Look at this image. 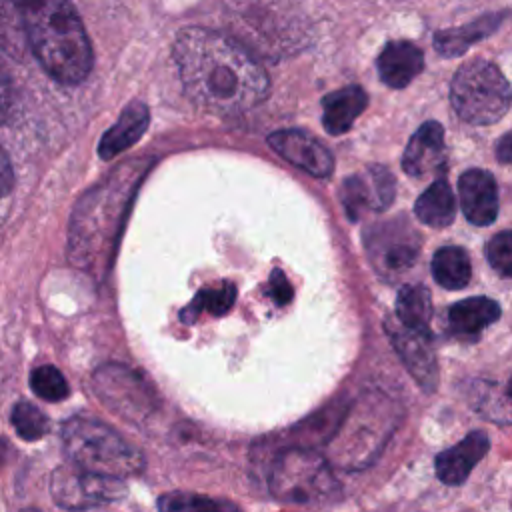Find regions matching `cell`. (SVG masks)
<instances>
[{
	"instance_id": "obj_1",
	"label": "cell",
	"mask_w": 512,
	"mask_h": 512,
	"mask_svg": "<svg viewBox=\"0 0 512 512\" xmlns=\"http://www.w3.org/2000/svg\"><path fill=\"white\" fill-rule=\"evenodd\" d=\"M174 62L188 98L204 110L238 114L262 104L270 80L262 64L230 36L188 26L176 34Z\"/></svg>"
},
{
	"instance_id": "obj_2",
	"label": "cell",
	"mask_w": 512,
	"mask_h": 512,
	"mask_svg": "<svg viewBox=\"0 0 512 512\" xmlns=\"http://www.w3.org/2000/svg\"><path fill=\"white\" fill-rule=\"evenodd\" d=\"M20 18L28 46L40 66L62 84H80L94 54L86 28L70 0H8Z\"/></svg>"
},
{
	"instance_id": "obj_3",
	"label": "cell",
	"mask_w": 512,
	"mask_h": 512,
	"mask_svg": "<svg viewBox=\"0 0 512 512\" xmlns=\"http://www.w3.org/2000/svg\"><path fill=\"white\" fill-rule=\"evenodd\" d=\"M62 442L72 464L96 474L124 480L144 468L142 454L116 430L94 418L72 416L66 420Z\"/></svg>"
},
{
	"instance_id": "obj_4",
	"label": "cell",
	"mask_w": 512,
	"mask_h": 512,
	"mask_svg": "<svg viewBox=\"0 0 512 512\" xmlns=\"http://www.w3.org/2000/svg\"><path fill=\"white\" fill-rule=\"evenodd\" d=\"M268 484L274 498L288 504H326L340 494L326 460L308 448L282 450L272 462Z\"/></svg>"
},
{
	"instance_id": "obj_5",
	"label": "cell",
	"mask_w": 512,
	"mask_h": 512,
	"mask_svg": "<svg viewBox=\"0 0 512 512\" xmlns=\"http://www.w3.org/2000/svg\"><path fill=\"white\" fill-rule=\"evenodd\" d=\"M452 106L470 124H494L510 106V86L488 60H470L458 68L450 86Z\"/></svg>"
},
{
	"instance_id": "obj_6",
	"label": "cell",
	"mask_w": 512,
	"mask_h": 512,
	"mask_svg": "<svg viewBox=\"0 0 512 512\" xmlns=\"http://www.w3.org/2000/svg\"><path fill=\"white\" fill-rule=\"evenodd\" d=\"M50 492L62 508H94L120 500L126 486L120 478L96 474L76 464L60 466L50 480Z\"/></svg>"
},
{
	"instance_id": "obj_7",
	"label": "cell",
	"mask_w": 512,
	"mask_h": 512,
	"mask_svg": "<svg viewBox=\"0 0 512 512\" xmlns=\"http://www.w3.org/2000/svg\"><path fill=\"white\" fill-rule=\"evenodd\" d=\"M394 178L382 166H368L344 180L342 204L350 220H358L368 210H384L394 200Z\"/></svg>"
},
{
	"instance_id": "obj_8",
	"label": "cell",
	"mask_w": 512,
	"mask_h": 512,
	"mask_svg": "<svg viewBox=\"0 0 512 512\" xmlns=\"http://www.w3.org/2000/svg\"><path fill=\"white\" fill-rule=\"evenodd\" d=\"M386 332H388L400 360L412 374V378L426 392L436 390L438 364H436L434 350L430 346V334L412 330V328L404 326L402 322H398L396 318H390L386 322Z\"/></svg>"
},
{
	"instance_id": "obj_9",
	"label": "cell",
	"mask_w": 512,
	"mask_h": 512,
	"mask_svg": "<svg viewBox=\"0 0 512 512\" xmlns=\"http://www.w3.org/2000/svg\"><path fill=\"white\" fill-rule=\"evenodd\" d=\"M268 144L284 160L306 170L312 176L326 178L332 174L334 160L330 150L318 138H314L304 130H298V128L278 130L268 136Z\"/></svg>"
},
{
	"instance_id": "obj_10",
	"label": "cell",
	"mask_w": 512,
	"mask_h": 512,
	"mask_svg": "<svg viewBox=\"0 0 512 512\" xmlns=\"http://www.w3.org/2000/svg\"><path fill=\"white\" fill-rule=\"evenodd\" d=\"M374 266L382 274H398L418 258V234L406 224H386L366 242Z\"/></svg>"
},
{
	"instance_id": "obj_11",
	"label": "cell",
	"mask_w": 512,
	"mask_h": 512,
	"mask_svg": "<svg viewBox=\"0 0 512 512\" xmlns=\"http://www.w3.org/2000/svg\"><path fill=\"white\" fill-rule=\"evenodd\" d=\"M94 388L112 410L124 418L146 412V386L124 366H102L94 374Z\"/></svg>"
},
{
	"instance_id": "obj_12",
	"label": "cell",
	"mask_w": 512,
	"mask_h": 512,
	"mask_svg": "<svg viewBox=\"0 0 512 512\" xmlns=\"http://www.w3.org/2000/svg\"><path fill=\"white\" fill-rule=\"evenodd\" d=\"M460 204L468 222L488 226L498 216V186L488 170H466L458 180Z\"/></svg>"
},
{
	"instance_id": "obj_13",
	"label": "cell",
	"mask_w": 512,
	"mask_h": 512,
	"mask_svg": "<svg viewBox=\"0 0 512 512\" xmlns=\"http://www.w3.org/2000/svg\"><path fill=\"white\" fill-rule=\"evenodd\" d=\"M402 166L410 176H426L430 172H442L446 166V150H444V128L442 124L428 120L424 122L410 138Z\"/></svg>"
},
{
	"instance_id": "obj_14",
	"label": "cell",
	"mask_w": 512,
	"mask_h": 512,
	"mask_svg": "<svg viewBox=\"0 0 512 512\" xmlns=\"http://www.w3.org/2000/svg\"><path fill=\"white\" fill-rule=\"evenodd\" d=\"M490 448V440L484 432H470L456 446L440 452L436 456V474L444 484H462L472 468L484 458Z\"/></svg>"
},
{
	"instance_id": "obj_15",
	"label": "cell",
	"mask_w": 512,
	"mask_h": 512,
	"mask_svg": "<svg viewBox=\"0 0 512 512\" xmlns=\"http://www.w3.org/2000/svg\"><path fill=\"white\" fill-rule=\"evenodd\" d=\"M376 66L386 86L404 88L422 72L424 54L408 40H392L382 48Z\"/></svg>"
},
{
	"instance_id": "obj_16",
	"label": "cell",
	"mask_w": 512,
	"mask_h": 512,
	"mask_svg": "<svg viewBox=\"0 0 512 512\" xmlns=\"http://www.w3.org/2000/svg\"><path fill=\"white\" fill-rule=\"evenodd\" d=\"M150 122V112L144 102L128 104L120 118L104 132L98 144V154L102 160H112L132 144H136L146 132Z\"/></svg>"
},
{
	"instance_id": "obj_17",
	"label": "cell",
	"mask_w": 512,
	"mask_h": 512,
	"mask_svg": "<svg viewBox=\"0 0 512 512\" xmlns=\"http://www.w3.org/2000/svg\"><path fill=\"white\" fill-rule=\"evenodd\" d=\"M368 96L360 86H344L336 92H330L322 100V124L328 134L338 136L352 128L356 118L364 112Z\"/></svg>"
},
{
	"instance_id": "obj_18",
	"label": "cell",
	"mask_w": 512,
	"mask_h": 512,
	"mask_svg": "<svg viewBox=\"0 0 512 512\" xmlns=\"http://www.w3.org/2000/svg\"><path fill=\"white\" fill-rule=\"evenodd\" d=\"M500 318V306L486 296H472L448 310L450 330L458 336H476Z\"/></svg>"
},
{
	"instance_id": "obj_19",
	"label": "cell",
	"mask_w": 512,
	"mask_h": 512,
	"mask_svg": "<svg viewBox=\"0 0 512 512\" xmlns=\"http://www.w3.org/2000/svg\"><path fill=\"white\" fill-rule=\"evenodd\" d=\"M506 18V12H496V14H486L470 24L458 26V28H448L440 30L434 34V46L442 56H460L466 52L474 42L490 36L500 22Z\"/></svg>"
},
{
	"instance_id": "obj_20",
	"label": "cell",
	"mask_w": 512,
	"mask_h": 512,
	"mask_svg": "<svg viewBox=\"0 0 512 512\" xmlns=\"http://www.w3.org/2000/svg\"><path fill=\"white\" fill-rule=\"evenodd\" d=\"M414 212L424 224L434 228H444L454 220V212H456L454 192L444 180H436L420 194V198L414 204Z\"/></svg>"
},
{
	"instance_id": "obj_21",
	"label": "cell",
	"mask_w": 512,
	"mask_h": 512,
	"mask_svg": "<svg viewBox=\"0 0 512 512\" xmlns=\"http://www.w3.org/2000/svg\"><path fill=\"white\" fill-rule=\"evenodd\" d=\"M396 320L404 326L430 334L432 298L422 284L402 286L396 294Z\"/></svg>"
},
{
	"instance_id": "obj_22",
	"label": "cell",
	"mask_w": 512,
	"mask_h": 512,
	"mask_svg": "<svg viewBox=\"0 0 512 512\" xmlns=\"http://www.w3.org/2000/svg\"><path fill=\"white\" fill-rule=\"evenodd\" d=\"M432 276L440 286L448 290L464 288L472 276V266L466 250L460 246L440 248L432 258Z\"/></svg>"
},
{
	"instance_id": "obj_23",
	"label": "cell",
	"mask_w": 512,
	"mask_h": 512,
	"mask_svg": "<svg viewBox=\"0 0 512 512\" xmlns=\"http://www.w3.org/2000/svg\"><path fill=\"white\" fill-rule=\"evenodd\" d=\"M236 300V288L232 282H222L218 288H204L200 290L194 300L182 310L184 322H196L200 312H208L212 316L226 314Z\"/></svg>"
},
{
	"instance_id": "obj_24",
	"label": "cell",
	"mask_w": 512,
	"mask_h": 512,
	"mask_svg": "<svg viewBox=\"0 0 512 512\" xmlns=\"http://www.w3.org/2000/svg\"><path fill=\"white\" fill-rule=\"evenodd\" d=\"M30 388L36 396L48 402H60L70 394L68 382L56 366L44 364L30 372Z\"/></svg>"
},
{
	"instance_id": "obj_25",
	"label": "cell",
	"mask_w": 512,
	"mask_h": 512,
	"mask_svg": "<svg viewBox=\"0 0 512 512\" xmlns=\"http://www.w3.org/2000/svg\"><path fill=\"white\" fill-rule=\"evenodd\" d=\"M12 426L16 430V434L24 440H40L42 436H46L48 428H50V422L48 418L44 416V412L30 404V402H18L14 408H12Z\"/></svg>"
},
{
	"instance_id": "obj_26",
	"label": "cell",
	"mask_w": 512,
	"mask_h": 512,
	"mask_svg": "<svg viewBox=\"0 0 512 512\" xmlns=\"http://www.w3.org/2000/svg\"><path fill=\"white\" fill-rule=\"evenodd\" d=\"M158 508L166 510V512H176V510H226V508H234V506L226 504V502L212 500V498H204L198 494L172 492V494H164L158 500Z\"/></svg>"
},
{
	"instance_id": "obj_27",
	"label": "cell",
	"mask_w": 512,
	"mask_h": 512,
	"mask_svg": "<svg viewBox=\"0 0 512 512\" xmlns=\"http://www.w3.org/2000/svg\"><path fill=\"white\" fill-rule=\"evenodd\" d=\"M490 266L504 278L512 274V236L508 230L498 232L486 246Z\"/></svg>"
},
{
	"instance_id": "obj_28",
	"label": "cell",
	"mask_w": 512,
	"mask_h": 512,
	"mask_svg": "<svg viewBox=\"0 0 512 512\" xmlns=\"http://www.w3.org/2000/svg\"><path fill=\"white\" fill-rule=\"evenodd\" d=\"M14 110H16V88L10 74L0 64V124L8 122Z\"/></svg>"
},
{
	"instance_id": "obj_29",
	"label": "cell",
	"mask_w": 512,
	"mask_h": 512,
	"mask_svg": "<svg viewBox=\"0 0 512 512\" xmlns=\"http://www.w3.org/2000/svg\"><path fill=\"white\" fill-rule=\"evenodd\" d=\"M270 296L280 304H288L292 300V286L288 278L282 274V270H272L270 274Z\"/></svg>"
},
{
	"instance_id": "obj_30",
	"label": "cell",
	"mask_w": 512,
	"mask_h": 512,
	"mask_svg": "<svg viewBox=\"0 0 512 512\" xmlns=\"http://www.w3.org/2000/svg\"><path fill=\"white\" fill-rule=\"evenodd\" d=\"M14 188V170L8 160V154L0 146V198L10 194Z\"/></svg>"
},
{
	"instance_id": "obj_31",
	"label": "cell",
	"mask_w": 512,
	"mask_h": 512,
	"mask_svg": "<svg viewBox=\"0 0 512 512\" xmlns=\"http://www.w3.org/2000/svg\"><path fill=\"white\" fill-rule=\"evenodd\" d=\"M508 140H510V136L504 134V136L500 138V142H498V154H500V160H502V162H508V160H510V144H508Z\"/></svg>"
},
{
	"instance_id": "obj_32",
	"label": "cell",
	"mask_w": 512,
	"mask_h": 512,
	"mask_svg": "<svg viewBox=\"0 0 512 512\" xmlns=\"http://www.w3.org/2000/svg\"><path fill=\"white\" fill-rule=\"evenodd\" d=\"M4 4H6V0H0V16L4 14Z\"/></svg>"
}]
</instances>
